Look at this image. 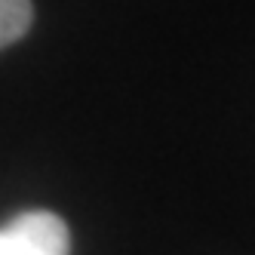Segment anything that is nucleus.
<instances>
[{
  "instance_id": "nucleus-1",
  "label": "nucleus",
  "mask_w": 255,
  "mask_h": 255,
  "mask_svg": "<svg viewBox=\"0 0 255 255\" xmlns=\"http://www.w3.org/2000/svg\"><path fill=\"white\" fill-rule=\"evenodd\" d=\"M0 255H71V231L56 212H22L0 228Z\"/></svg>"
},
{
  "instance_id": "nucleus-2",
  "label": "nucleus",
  "mask_w": 255,
  "mask_h": 255,
  "mask_svg": "<svg viewBox=\"0 0 255 255\" xmlns=\"http://www.w3.org/2000/svg\"><path fill=\"white\" fill-rule=\"evenodd\" d=\"M34 22L31 0H0V49L22 40Z\"/></svg>"
}]
</instances>
